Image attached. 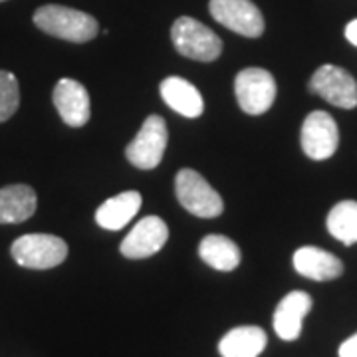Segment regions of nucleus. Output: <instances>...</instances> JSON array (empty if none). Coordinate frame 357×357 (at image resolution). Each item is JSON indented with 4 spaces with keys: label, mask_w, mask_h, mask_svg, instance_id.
Returning <instances> with one entry per match:
<instances>
[{
    "label": "nucleus",
    "mask_w": 357,
    "mask_h": 357,
    "mask_svg": "<svg viewBox=\"0 0 357 357\" xmlns=\"http://www.w3.org/2000/svg\"><path fill=\"white\" fill-rule=\"evenodd\" d=\"M34 24L50 36L77 44L93 40L100 32L98 20L91 14L60 4H46L38 8L34 13Z\"/></svg>",
    "instance_id": "obj_1"
},
{
    "label": "nucleus",
    "mask_w": 357,
    "mask_h": 357,
    "mask_svg": "<svg viewBox=\"0 0 357 357\" xmlns=\"http://www.w3.org/2000/svg\"><path fill=\"white\" fill-rule=\"evenodd\" d=\"M171 40L181 56L197 62H215L222 52V40L191 16H181L173 22Z\"/></svg>",
    "instance_id": "obj_2"
},
{
    "label": "nucleus",
    "mask_w": 357,
    "mask_h": 357,
    "mask_svg": "<svg viewBox=\"0 0 357 357\" xmlns=\"http://www.w3.org/2000/svg\"><path fill=\"white\" fill-rule=\"evenodd\" d=\"M16 264L30 270H48L60 266L68 256V244L54 234H24L13 243Z\"/></svg>",
    "instance_id": "obj_3"
},
{
    "label": "nucleus",
    "mask_w": 357,
    "mask_h": 357,
    "mask_svg": "<svg viewBox=\"0 0 357 357\" xmlns=\"http://www.w3.org/2000/svg\"><path fill=\"white\" fill-rule=\"evenodd\" d=\"M175 192L185 211L201 218H215L222 215V199L203 175L192 169H181L175 178Z\"/></svg>",
    "instance_id": "obj_4"
},
{
    "label": "nucleus",
    "mask_w": 357,
    "mask_h": 357,
    "mask_svg": "<svg viewBox=\"0 0 357 357\" xmlns=\"http://www.w3.org/2000/svg\"><path fill=\"white\" fill-rule=\"evenodd\" d=\"M167 141H169V133H167L165 119L161 115H149L143 121L135 139L126 147V157L137 169L143 171L155 169L165 155Z\"/></svg>",
    "instance_id": "obj_5"
},
{
    "label": "nucleus",
    "mask_w": 357,
    "mask_h": 357,
    "mask_svg": "<svg viewBox=\"0 0 357 357\" xmlns=\"http://www.w3.org/2000/svg\"><path fill=\"white\" fill-rule=\"evenodd\" d=\"M234 93L244 114H266L276 100L274 76L262 68H246L234 79Z\"/></svg>",
    "instance_id": "obj_6"
},
{
    "label": "nucleus",
    "mask_w": 357,
    "mask_h": 357,
    "mask_svg": "<svg viewBox=\"0 0 357 357\" xmlns=\"http://www.w3.org/2000/svg\"><path fill=\"white\" fill-rule=\"evenodd\" d=\"M310 91L342 109H354L357 105V82L340 66H319L310 79Z\"/></svg>",
    "instance_id": "obj_7"
},
{
    "label": "nucleus",
    "mask_w": 357,
    "mask_h": 357,
    "mask_svg": "<svg viewBox=\"0 0 357 357\" xmlns=\"http://www.w3.org/2000/svg\"><path fill=\"white\" fill-rule=\"evenodd\" d=\"M208 10L218 24L241 36L258 38L264 32V16L252 0H211Z\"/></svg>",
    "instance_id": "obj_8"
},
{
    "label": "nucleus",
    "mask_w": 357,
    "mask_h": 357,
    "mask_svg": "<svg viewBox=\"0 0 357 357\" xmlns=\"http://www.w3.org/2000/svg\"><path fill=\"white\" fill-rule=\"evenodd\" d=\"M300 141H302L304 153L310 159L314 161L330 159L340 143V131H337L335 119L326 112H312L304 119Z\"/></svg>",
    "instance_id": "obj_9"
},
{
    "label": "nucleus",
    "mask_w": 357,
    "mask_h": 357,
    "mask_svg": "<svg viewBox=\"0 0 357 357\" xmlns=\"http://www.w3.org/2000/svg\"><path fill=\"white\" fill-rule=\"evenodd\" d=\"M167 238H169V227L165 225V220L159 217H145L129 230L119 250L126 258L141 260L157 255L167 244Z\"/></svg>",
    "instance_id": "obj_10"
},
{
    "label": "nucleus",
    "mask_w": 357,
    "mask_h": 357,
    "mask_svg": "<svg viewBox=\"0 0 357 357\" xmlns=\"http://www.w3.org/2000/svg\"><path fill=\"white\" fill-rule=\"evenodd\" d=\"M54 105L66 126L82 128L89 121V93L79 82L62 77L54 88Z\"/></svg>",
    "instance_id": "obj_11"
},
{
    "label": "nucleus",
    "mask_w": 357,
    "mask_h": 357,
    "mask_svg": "<svg viewBox=\"0 0 357 357\" xmlns=\"http://www.w3.org/2000/svg\"><path fill=\"white\" fill-rule=\"evenodd\" d=\"M312 296L302 290L286 294L274 312V332L284 342H294L302 333L304 318L312 310Z\"/></svg>",
    "instance_id": "obj_12"
},
{
    "label": "nucleus",
    "mask_w": 357,
    "mask_h": 357,
    "mask_svg": "<svg viewBox=\"0 0 357 357\" xmlns=\"http://www.w3.org/2000/svg\"><path fill=\"white\" fill-rule=\"evenodd\" d=\"M294 268L304 278L316 282L335 280L344 274V262L332 252L316 246H302L294 252Z\"/></svg>",
    "instance_id": "obj_13"
},
{
    "label": "nucleus",
    "mask_w": 357,
    "mask_h": 357,
    "mask_svg": "<svg viewBox=\"0 0 357 357\" xmlns=\"http://www.w3.org/2000/svg\"><path fill=\"white\" fill-rule=\"evenodd\" d=\"M161 98L173 112L183 117H199L204 109L201 91L191 82L178 76L165 77L161 82Z\"/></svg>",
    "instance_id": "obj_14"
},
{
    "label": "nucleus",
    "mask_w": 357,
    "mask_h": 357,
    "mask_svg": "<svg viewBox=\"0 0 357 357\" xmlns=\"http://www.w3.org/2000/svg\"><path fill=\"white\" fill-rule=\"evenodd\" d=\"M38 197L28 185H8L0 189V225L24 222L36 213Z\"/></svg>",
    "instance_id": "obj_15"
},
{
    "label": "nucleus",
    "mask_w": 357,
    "mask_h": 357,
    "mask_svg": "<svg viewBox=\"0 0 357 357\" xmlns=\"http://www.w3.org/2000/svg\"><path fill=\"white\" fill-rule=\"evenodd\" d=\"M141 195L137 191H126L107 199L96 211V222L105 230H121L131 218L139 213Z\"/></svg>",
    "instance_id": "obj_16"
},
{
    "label": "nucleus",
    "mask_w": 357,
    "mask_h": 357,
    "mask_svg": "<svg viewBox=\"0 0 357 357\" xmlns=\"http://www.w3.org/2000/svg\"><path fill=\"white\" fill-rule=\"evenodd\" d=\"M268 344L266 332L258 326H238L230 330L218 344L222 357H258Z\"/></svg>",
    "instance_id": "obj_17"
},
{
    "label": "nucleus",
    "mask_w": 357,
    "mask_h": 357,
    "mask_svg": "<svg viewBox=\"0 0 357 357\" xmlns=\"http://www.w3.org/2000/svg\"><path fill=\"white\" fill-rule=\"evenodd\" d=\"M199 256L204 264L218 272H232L241 264V248L222 234H208L199 244Z\"/></svg>",
    "instance_id": "obj_18"
},
{
    "label": "nucleus",
    "mask_w": 357,
    "mask_h": 357,
    "mask_svg": "<svg viewBox=\"0 0 357 357\" xmlns=\"http://www.w3.org/2000/svg\"><path fill=\"white\" fill-rule=\"evenodd\" d=\"M328 230L333 238L340 243H357V203L356 201H342L333 206L328 215Z\"/></svg>",
    "instance_id": "obj_19"
},
{
    "label": "nucleus",
    "mask_w": 357,
    "mask_h": 357,
    "mask_svg": "<svg viewBox=\"0 0 357 357\" xmlns=\"http://www.w3.org/2000/svg\"><path fill=\"white\" fill-rule=\"evenodd\" d=\"M20 105V88L14 74L0 70V123L10 119Z\"/></svg>",
    "instance_id": "obj_20"
},
{
    "label": "nucleus",
    "mask_w": 357,
    "mask_h": 357,
    "mask_svg": "<svg viewBox=\"0 0 357 357\" xmlns=\"http://www.w3.org/2000/svg\"><path fill=\"white\" fill-rule=\"evenodd\" d=\"M340 357H357V333L340 345Z\"/></svg>",
    "instance_id": "obj_21"
},
{
    "label": "nucleus",
    "mask_w": 357,
    "mask_h": 357,
    "mask_svg": "<svg viewBox=\"0 0 357 357\" xmlns=\"http://www.w3.org/2000/svg\"><path fill=\"white\" fill-rule=\"evenodd\" d=\"M345 38L349 40L354 46H357V18L356 20H351L349 24L345 26Z\"/></svg>",
    "instance_id": "obj_22"
},
{
    "label": "nucleus",
    "mask_w": 357,
    "mask_h": 357,
    "mask_svg": "<svg viewBox=\"0 0 357 357\" xmlns=\"http://www.w3.org/2000/svg\"><path fill=\"white\" fill-rule=\"evenodd\" d=\"M0 2H2V0H0Z\"/></svg>",
    "instance_id": "obj_23"
}]
</instances>
